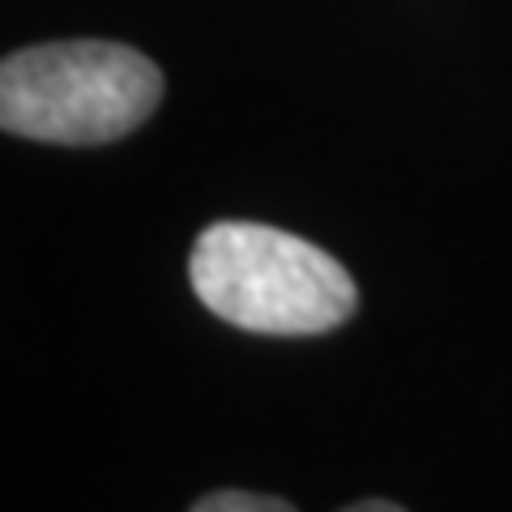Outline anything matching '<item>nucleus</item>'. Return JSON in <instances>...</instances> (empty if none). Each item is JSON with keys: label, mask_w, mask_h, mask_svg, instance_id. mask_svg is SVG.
<instances>
[{"label": "nucleus", "mask_w": 512, "mask_h": 512, "mask_svg": "<svg viewBox=\"0 0 512 512\" xmlns=\"http://www.w3.org/2000/svg\"><path fill=\"white\" fill-rule=\"evenodd\" d=\"M197 512H291V500L278 495H252V491H214L192 504Z\"/></svg>", "instance_id": "obj_3"}, {"label": "nucleus", "mask_w": 512, "mask_h": 512, "mask_svg": "<svg viewBox=\"0 0 512 512\" xmlns=\"http://www.w3.org/2000/svg\"><path fill=\"white\" fill-rule=\"evenodd\" d=\"M163 99L158 64L124 43L73 39L9 52L0 64V124L47 146H107Z\"/></svg>", "instance_id": "obj_2"}, {"label": "nucleus", "mask_w": 512, "mask_h": 512, "mask_svg": "<svg viewBox=\"0 0 512 512\" xmlns=\"http://www.w3.org/2000/svg\"><path fill=\"white\" fill-rule=\"evenodd\" d=\"M350 512H397V504L393 500H363V504H355Z\"/></svg>", "instance_id": "obj_4"}, {"label": "nucleus", "mask_w": 512, "mask_h": 512, "mask_svg": "<svg viewBox=\"0 0 512 512\" xmlns=\"http://www.w3.org/2000/svg\"><path fill=\"white\" fill-rule=\"evenodd\" d=\"M197 299L218 320L274 338H312L346 325L359 286L325 248L261 222H214L188 256Z\"/></svg>", "instance_id": "obj_1"}]
</instances>
